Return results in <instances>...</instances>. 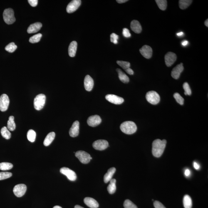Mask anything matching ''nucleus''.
Here are the masks:
<instances>
[{
    "instance_id": "obj_9",
    "label": "nucleus",
    "mask_w": 208,
    "mask_h": 208,
    "mask_svg": "<svg viewBox=\"0 0 208 208\" xmlns=\"http://www.w3.org/2000/svg\"><path fill=\"white\" fill-rule=\"evenodd\" d=\"M26 190L27 187L25 184H19L15 186L13 189V192L16 197H20L24 195Z\"/></svg>"
},
{
    "instance_id": "obj_2",
    "label": "nucleus",
    "mask_w": 208,
    "mask_h": 208,
    "mask_svg": "<svg viewBox=\"0 0 208 208\" xmlns=\"http://www.w3.org/2000/svg\"><path fill=\"white\" fill-rule=\"evenodd\" d=\"M120 128L122 132L128 135L135 133L137 129L136 124L132 121L123 122L121 125Z\"/></svg>"
},
{
    "instance_id": "obj_49",
    "label": "nucleus",
    "mask_w": 208,
    "mask_h": 208,
    "mask_svg": "<svg viewBox=\"0 0 208 208\" xmlns=\"http://www.w3.org/2000/svg\"><path fill=\"white\" fill-rule=\"evenodd\" d=\"M188 43V41H184L182 43V46H187Z\"/></svg>"
},
{
    "instance_id": "obj_51",
    "label": "nucleus",
    "mask_w": 208,
    "mask_h": 208,
    "mask_svg": "<svg viewBox=\"0 0 208 208\" xmlns=\"http://www.w3.org/2000/svg\"><path fill=\"white\" fill-rule=\"evenodd\" d=\"M204 24H205V26L207 27H208V19L206 20V21H205Z\"/></svg>"
},
{
    "instance_id": "obj_33",
    "label": "nucleus",
    "mask_w": 208,
    "mask_h": 208,
    "mask_svg": "<svg viewBox=\"0 0 208 208\" xmlns=\"http://www.w3.org/2000/svg\"><path fill=\"white\" fill-rule=\"evenodd\" d=\"M27 138L29 141L30 142H34L36 140V133L33 130L28 131L27 133Z\"/></svg>"
},
{
    "instance_id": "obj_19",
    "label": "nucleus",
    "mask_w": 208,
    "mask_h": 208,
    "mask_svg": "<svg viewBox=\"0 0 208 208\" xmlns=\"http://www.w3.org/2000/svg\"><path fill=\"white\" fill-rule=\"evenodd\" d=\"M130 28L133 31L136 33L139 34L142 31V27L140 23L137 20H133L131 23Z\"/></svg>"
},
{
    "instance_id": "obj_35",
    "label": "nucleus",
    "mask_w": 208,
    "mask_h": 208,
    "mask_svg": "<svg viewBox=\"0 0 208 208\" xmlns=\"http://www.w3.org/2000/svg\"><path fill=\"white\" fill-rule=\"evenodd\" d=\"M17 48V46L14 43H11L8 44L6 47H5V50L6 51L9 52L10 53H12L15 51Z\"/></svg>"
},
{
    "instance_id": "obj_7",
    "label": "nucleus",
    "mask_w": 208,
    "mask_h": 208,
    "mask_svg": "<svg viewBox=\"0 0 208 208\" xmlns=\"http://www.w3.org/2000/svg\"><path fill=\"white\" fill-rule=\"evenodd\" d=\"M60 172L62 174L66 175L69 180L71 181H75L77 178L76 174L74 171L67 167H63L60 169Z\"/></svg>"
},
{
    "instance_id": "obj_42",
    "label": "nucleus",
    "mask_w": 208,
    "mask_h": 208,
    "mask_svg": "<svg viewBox=\"0 0 208 208\" xmlns=\"http://www.w3.org/2000/svg\"><path fill=\"white\" fill-rule=\"evenodd\" d=\"M123 34L125 37L127 38H130L131 36V34L130 33V31L127 28L123 29Z\"/></svg>"
},
{
    "instance_id": "obj_23",
    "label": "nucleus",
    "mask_w": 208,
    "mask_h": 208,
    "mask_svg": "<svg viewBox=\"0 0 208 208\" xmlns=\"http://www.w3.org/2000/svg\"><path fill=\"white\" fill-rule=\"evenodd\" d=\"M116 169L115 167H112L109 169L108 172L105 174L104 177V181L105 183L110 182V180L112 179V177L115 174Z\"/></svg>"
},
{
    "instance_id": "obj_25",
    "label": "nucleus",
    "mask_w": 208,
    "mask_h": 208,
    "mask_svg": "<svg viewBox=\"0 0 208 208\" xmlns=\"http://www.w3.org/2000/svg\"><path fill=\"white\" fill-rule=\"evenodd\" d=\"M116 71L118 72L119 79L124 83H128L130 81L128 77L120 69H117Z\"/></svg>"
},
{
    "instance_id": "obj_28",
    "label": "nucleus",
    "mask_w": 208,
    "mask_h": 208,
    "mask_svg": "<svg viewBox=\"0 0 208 208\" xmlns=\"http://www.w3.org/2000/svg\"><path fill=\"white\" fill-rule=\"evenodd\" d=\"M183 204L185 208H192V202L190 196L188 195L184 196L183 199Z\"/></svg>"
},
{
    "instance_id": "obj_30",
    "label": "nucleus",
    "mask_w": 208,
    "mask_h": 208,
    "mask_svg": "<svg viewBox=\"0 0 208 208\" xmlns=\"http://www.w3.org/2000/svg\"><path fill=\"white\" fill-rule=\"evenodd\" d=\"M1 133L2 136L4 138L7 140H9L11 138V134L8 130L7 127H3L1 129Z\"/></svg>"
},
{
    "instance_id": "obj_39",
    "label": "nucleus",
    "mask_w": 208,
    "mask_h": 208,
    "mask_svg": "<svg viewBox=\"0 0 208 208\" xmlns=\"http://www.w3.org/2000/svg\"><path fill=\"white\" fill-rule=\"evenodd\" d=\"M117 62L119 66L121 67L125 70L130 68V64L128 62L118 61Z\"/></svg>"
},
{
    "instance_id": "obj_31",
    "label": "nucleus",
    "mask_w": 208,
    "mask_h": 208,
    "mask_svg": "<svg viewBox=\"0 0 208 208\" xmlns=\"http://www.w3.org/2000/svg\"><path fill=\"white\" fill-rule=\"evenodd\" d=\"M156 3L159 9L162 11H165L167 7V1L166 0H156Z\"/></svg>"
},
{
    "instance_id": "obj_53",
    "label": "nucleus",
    "mask_w": 208,
    "mask_h": 208,
    "mask_svg": "<svg viewBox=\"0 0 208 208\" xmlns=\"http://www.w3.org/2000/svg\"><path fill=\"white\" fill-rule=\"evenodd\" d=\"M53 208H62L61 207H60V206L56 205Z\"/></svg>"
},
{
    "instance_id": "obj_34",
    "label": "nucleus",
    "mask_w": 208,
    "mask_h": 208,
    "mask_svg": "<svg viewBox=\"0 0 208 208\" xmlns=\"http://www.w3.org/2000/svg\"><path fill=\"white\" fill-rule=\"evenodd\" d=\"M42 36L41 33H39L38 34L34 35L31 37L30 38L29 40V42L31 43H35L39 42L41 39Z\"/></svg>"
},
{
    "instance_id": "obj_13",
    "label": "nucleus",
    "mask_w": 208,
    "mask_h": 208,
    "mask_svg": "<svg viewBox=\"0 0 208 208\" xmlns=\"http://www.w3.org/2000/svg\"><path fill=\"white\" fill-rule=\"evenodd\" d=\"M105 98L110 103L115 104V105H120L123 103L124 101L123 98L114 95H107L106 96Z\"/></svg>"
},
{
    "instance_id": "obj_32",
    "label": "nucleus",
    "mask_w": 208,
    "mask_h": 208,
    "mask_svg": "<svg viewBox=\"0 0 208 208\" xmlns=\"http://www.w3.org/2000/svg\"><path fill=\"white\" fill-rule=\"evenodd\" d=\"M12 164L8 162H3L0 163V170L5 171L9 170L13 168Z\"/></svg>"
},
{
    "instance_id": "obj_16",
    "label": "nucleus",
    "mask_w": 208,
    "mask_h": 208,
    "mask_svg": "<svg viewBox=\"0 0 208 208\" xmlns=\"http://www.w3.org/2000/svg\"><path fill=\"white\" fill-rule=\"evenodd\" d=\"M140 51L142 56L148 59L150 58L152 56L153 53L152 48L148 45H144L140 49Z\"/></svg>"
},
{
    "instance_id": "obj_48",
    "label": "nucleus",
    "mask_w": 208,
    "mask_h": 208,
    "mask_svg": "<svg viewBox=\"0 0 208 208\" xmlns=\"http://www.w3.org/2000/svg\"><path fill=\"white\" fill-rule=\"evenodd\" d=\"M128 1V0H117V2L119 4H122V3H125Z\"/></svg>"
},
{
    "instance_id": "obj_17",
    "label": "nucleus",
    "mask_w": 208,
    "mask_h": 208,
    "mask_svg": "<svg viewBox=\"0 0 208 208\" xmlns=\"http://www.w3.org/2000/svg\"><path fill=\"white\" fill-rule=\"evenodd\" d=\"M80 123L78 121L74 122L72 127L70 129L69 134L70 136L72 137H75L78 136L79 134Z\"/></svg>"
},
{
    "instance_id": "obj_22",
    "label": "nucleus",
    "mask_w": 208,
    "mask_h": 208,
    "mask_svg": "<svg viewBox=\"0 0 208 208\" xmlns=\"http://www.w3.org/2000/svg\"><path fill=\"white\" fill-rule=\"evenodd\" d=\"M77 48V43L76 41H73L70 43L68 48V53L71 57H74L76 55Z\"/></svg>"
},
{
    "instance_id": "obj_37",
    "label": "nucleus",
    "mask_w": 208,
    "mask_h": 208,
    "mask_svg": "<svg viewBox=\"0 0 208 208\" xmlns=\"http://www.w3.org/2000/svg\"><path fill=\"white\" fill-rule=\"evenodd\" d=\"M123 205L125 208H138L137 206L131 201L127 199L124 202Z\"/></svg>"
},
{
    "instance_id": "obj_27",
    "label": "nucleus",
    "mask_w": 208,
    "mask_h": 208,
    "mask_svg": "<svg viewBox=\"0 0 208 208\" xmlns=\"http://www.w3.org/2000/svg\"><path fill=\"white\" fill-rule=\"evenodd\" d=\"M14 117L11 116L9 117L7 123V128L9 131H13L16 128V125L14 120Z\"/></svg>"
},
{
    "instance_id": "obj_5",
    "label": "nucleus",
    "mask_w": 208,
    "mask_h": 208,
    "mask_svg": "<svg viewBox=\"0 0 208 208\" xmlns=\"http://www.w3.org/2000/svg\"><path fill=\"white\" fill-rule=\"evenodd\" d=\"M146 98L148 102L154 105L158 104L160 100V96L159 94L153 91L147 92L146 95Z\"/></svg>"
},
{
    "instance_id": "obj_52",
    "label": "nucleus",
    "mask_w": 208,
    "mask_h": 208,
    "mask_svg": "<svg viewBox=\"0 0 208 208\" xmlns=\"http://www.w3.org/2000/svg\"><path fill=\"white\" fill-rule=\"evenodd\" d=\"M75 208H83V207H81V206L80 205H76L75 206Z\"/></svg>"
},
{
    "instance_id": "obj_15",
    "label": "nucleus",
    "mask_w": 208,
    "mask_h": 208,
    "mask_svg": "<svg viewBox=\"0 0 208 208\" xmlns=\"http://www.w3.org/2000/svg\"><path fill=\"white\" fill-rule=\"evenodd\" d=\"M184 70L183 64L181 63L180 64L177 65L172 70L171 73V76L173 78L177 80L180 77L181 73Z\"/></svg>"
},
{
    "instance_id": "obj_24",
    "label": "nucleus",
    "mask_w": 208,
    "mask_h": 208,
    "mask_svg": "<svg viewBox=\"0 0 208 208\" xmlns=\"http://www.w3.org/2000/svg\"><path fill=\"white\" fill-rule=\"evenodd\" d=\"M55 137V133L54 132L49 133L45 138L44 141V145L45 146L47 147L52 143Z\"/></svg>"
},
{
    "instance_id": "obj_45",
    "label": "nucleus",
    "mask_w": 208,
    "mask_h": 208,
    "mask_svg": "<svg viewBox=\"0 0 208 208\" xmlns=\"http://www.w3.org/2000/svg\"><path fill=\"white\" fill-rule=\"evenodd\" d=\"M125 71L129 75H132L134 74V71L132 69H131L130 68H129L125 70Z\"/></svg>"
},
{
    "instance_id": "obj_12",
    "label": "nucleus",
    "mask_w": 208,
    "mask_h": 208,
    "mask_svg": "<svg viewBox=\"0 0 208 208\" xmlns=\"http://www.w3.org/2000/svg\"><path fill=\"white\" fill-rule=\"evenodd\" d=\"M177 56L175 53L169 52L166 54L165 56L166 66L170 67L174 64L177 60Z\"/></svg>"
},
{
    "instance_id": "obj_18",
    "label": "nucleus",
    "mask_w": 208,
    "mask_h": 208,
    "mask_svg": "<svg viewBox=\"0 0 208 208\" xmlns=\"http://www.w3.org/2000/svg\"><path fill=\"white\" fill-rule=\"evenodd\" d=\"M94 86V81L90 75L85 76L84 80V86L87 91H90L93 89Z\"/></svg>"
},
{
    "instance_id": "obj_38",
    "label": "nucleus",
    "mask_w": 208,
    "mask_h": 208,
    "mask_svg": "<svg viewBox=\"0 0 208 208\" xmlns=\"http://www.w3.org/2000/svg\"><path fill=\"white\" fill-rule=\"evenodd\" d=\"M174 98H175L176 101L180 105H184V100L182 97L179 93H176L174 95Z\"/></svg>"
},
{
    "instance_id": "obj_21",
    "label": "nucleus",
    "mask_w": 208,
    "mask_h": 208,
    "mask_svg": "<svg viewBox=\"0 0 208 208\" xmlns=\"http://www.w3.org/2000/svg\"><path fill=\"white\" fill-rule=\"evenodd\" d=\"M84 201L85 204L90 208H97L99 207L98 202L92 198L86 197Z\"/></svg>"
},
{
    "instance_id": "obj_41",
    "label": "nucleus",
    "mask_w": 208,
    "mask_h": 208,
    "mask_svg": "<svg viewBox=\"0 0 208 208\" xmlns=\"http://www.w3.org/2000/svg\"><path fill=\"white\" fill-rule=\"evenodd\" d=\"M119 39V36L115 33H112L110 35V40L111 42L115 44L118 43V39Z\"/></svg>"
},
{
    "instance_id": "obj_6",
    "label": "nucleus",
    "mask_w": 208,
    "mask_h": 208,
    "mask_svg": "<svg viewBox=\"0 0 208 208\" xmlns=\"http://www.w3.org/2000/svg\"><path fill=\"white\" fill-rule=\"evenodd\" d=\"M75 156L83 164H87L92 159L89 154L84 151H78L75 153Z\"/></svg>"
},
{
    "instance_id": "obj_14",
    "label": "nucleus",
    "mask_w": 208,
    "mask_h": 208,
    "mask_svg": "<svg viewBox=\"0 0 208 208\" xmlns=\"http://www.w3.org/2000/svg\"><path fill=\"white\" fill-rule=\"evenodd\" d=\"M101 118L99 115L91 116L88 118L87 123L90 127H95L99 125L101 123Z\"/></svg>"
},
{
    "instance_id": "obj_4",
    "label": "nucleus",
    "mask_w": 208,
    "mask_h": 208,
    "mask_svg": "<svg viewBox=\"0 0 208 208\" xmlns=\"http://www.w3.org/2000/svg\"><path fill=\"white\" fill-rule=\"evenodd\" d=\"M46 96L43 94L38 95L34 98V105L35 109L40 110L43 108L46 102Z\"/></svg>"
},
{
    "instance_id": "obj_3",
    "label": "nucleus",
    "mask_w": 208,
    "mask_h": 208,
    "mask_svg": "<svg viewBox=\"0 0 208 208\" xmlns=\"http://www.w3.org/2000/svg\"><path fill=\"white\" fill-rule=\"evenodd\" d=\"M3 16L5 22L8 24H13L16 21L14 11L11 8L5 9L3 13Z\"/></svg>"
},
{
    "instance_id": "obj_8",
    "label": "nucleus",
    "mask_w": 208,
    "mask_h": 208,
    "mask_svg": "<svg viewBox=\"0 0 208 208\" xmlns=\"http://www.w3.org/2000/svg\"><path fill=\"white\" fill-rule=\"evenodd\" d=\"M9 97L6 94H3L0 96V110L4 112L8 110L9 105Z\"/></svg>"
},
{
    "instance_id": "obj_20",
    "label": "nucleus",
    "mask_w": 208,
    "mask_h": 208,
    "mask_svg": "<svg viewBox=\"0 0 208 208\" xmlns=\"http://www.w3.org/2000/svg\"><path fill=\"white\" fill-rule=\"evenodd\" d=\"M42 27V24L40 23H36L31 24L27 30L28 33L32 34L38 32Z\"/></svg>"
},
{
    "instance_id": "obj_11",
    "label": "nucleus",
    "mask_w": 208,
    "mask_h": 208,
    "mask_svg": "<svg viewBox=\"0 0 208 208\" xmlns=\"http://www.w3.org/2000/svg\"><path fill=\"white\" fill-rule=\"evenodd\" d=\"M109 146L108 142L107 140H99L96 141L93 144L94 148L98 150H103Z\"/></svg>"
},
{
    "instance_id": "obj_1",
    "label": "nucleus",
    "mask_w": 208,
    "mask_h": 208,
    "mask_svg": "<svg viewBox=\"0 0 208 208\" xmlns=\"http://www.w3.org/2000/svg\"><path fill=\"white\" fill-rule=\"evenodd\" d=\"M167 141L157 139L152 143V152L153 155L156 157H160L162 155L165 150Z\"/></svg>"
},
{
    "instance_id": "obj_44",
    "label": "nucleus",
    "mask_w": 208,
    "mask_h": 208,
    "mask_svg": "<svg viewBox=\"0 0 208 208\" xmlns=\"http://www.w3.org/2000/svg\"><path fill=\"white\" fill-rule=\"evenodd\" d=\"M28 1L30 5L33 7H35L37 6L38 2V0H29Z\"/></svg>"
},
{
    "instance_id": "obj_50",
    "label": "nucleus",
    "mask_w": 208,
    "mask_h": 208,
    "mask_svg": "<svg viewBox=\"0 0 208 208\" xmlns=\"http://www.w3.org/2000/svg\"><path fill=\"white\" fill-rule=\"evenodd\" d=\"M183 34H184V33L182 32H181L177 34V36H182Z\"/></svg>"
},
{
    "instance_id": "obj_26",
    "label": "nucleus",
    "mask_w": 208,
    "mask_h": 208,
    "mask_svg": "<svg viewBox=\"0 0 208 208\" xmlns=\"http://www.w3.org/2000/svg\"><path fill=\"white\" fill-rule=\"evenodd\" d=\"M110 184L109 185L108 187H107V190H108L109 194H113L116 190V180L115 179H112L110 181Z\"/></svg>"
},
{
    "instance_id": "obj_29",
    "label": "nucleus",
    "mask_w": 208,
    "mask_h": 208,
    "mask_svg": "<svg viewBox=\"0 0 208 208\" xmlns=\"http://www.w3.org/2000/svg\"><path fill=\"white\" fill-rule=\"evenodd\" d=\"M192 1L191 0H180L179 1V7L182 9H187L190 6Z\"/></svg>"
},
{
    "instance_id": "obj_46",
    "label": "nucleus",
    "mask_w": 208,
    "mask_h": 208,
    "mask_svg": "<svg viewBox=\"0 0 208 208\" xmlns=\"http://www.w3.org/2000/svg\"><path fill=\"white\" fill-rule=\"evenodd\" d=\"M194 167L195 169L196 170H199L200 168V166L198 164L195 162L194 163Z\"/></svg>"
},
{
    "instance_id": "obj_47",
    "label": "nucleus",
    "mask_w": 208,
    "mask_h": 208,
    "mask_svg": "<svg viewBox=\"0 0 208 208\" xmlns=\"http://www.w3.org/2000/svg\"><path fill=\"white\" fill-rule=\"evenodd\" d=\"M190 174V171L189 169H186V170L185 171V175L187 177H188Z\"/></svg>"
},
{
    "instance_id": "obj_10",
    "label": "nucleus",
    "mask_w": 208,
    "mask_h": 208,
    "mask_svg": "<svg viewBox=\"0 0 208 208\" xmlns=\"http://www.w3.org/2000/svg\"><path fill=\"white\" fill-rule=\"evenodd\" d=\"M81 3V1L80 0H73L71 1L67 6V12L68 13L74 12L80 7Z\"/></svg>"
},
{
    "instance_id": "obj_40",
    "label": "nucleus",
    "mask_w": 208,
    "mask_h": 208,
    "mask_svg": "<svg viewBox=\"0 0 208 208\" xmlns=\"http://www.w3.org/2000/svg\"><path fill=\"white\" fill-rule=\"evenodd\" d=\"M12 176V174L9 172H0V180L9 178Z\"/></svg>"
},
{
    "instance_id": "obj_36",
    "label": "nucleus",
    "mask_w": 208,
    "mask_h": 208,
    "mask_svg": "<svg viewBox=\"0 0 208 208\" xmlns=\"http://www.w3.org/2000/svg\"><path fill=\"white\" fill-rule=\"evenodd\" d=\"M183 87L185 91V95L190 96L192 94V91H191L190 87L188 83H187V82H185L183 85Z\"/></svg>"
},
{
    "instance_id": "obj_43",
    "label": "nucleus",
    "mask_w": 208,
    "mask_h": 208,
    "mask_svg": "<svg viewBox=\"0 0 208 208\" xmlns=\"http://www.w3.org/2000/svg\"><path fill=\"white\" fill-rule=\"evenodd\" d=\"M153 205L155 208H166L164 205L158 201H155Z\"/></svg>"
}]
</instances>
